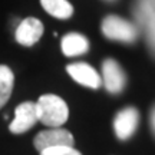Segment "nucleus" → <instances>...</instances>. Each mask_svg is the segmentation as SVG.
I'll return each instance as SVG.
<instances>
[{"mask_svg": "<svg viewBox=\"0 0 155 155\" xmlns=\"http://www.w3.org/2000/svg\"><path fill=\"white\" fill-rule=\"evenodd\" d=\"M38 119L43 125L52 128H61L69 118V108L66 102L58 95H42L36 102Z\"/></svg>", "mask_w": 155, "mask_h": 155, "instance_id": "1", "label": "nucleus"}, {"mask_svg": "<svg viewBox=\"0 0 155 155\" xmlns=\"http://www.w3.org/2000/svg\"><path fill=\"white\" fill-rule=\"evenodd\" d=\"M102 33L111 40H119L125 43H132L138 36V32L132 23L119 16H106L102 22Z\"/></svg>", "mask_w": 155, "mask_h": 155, "instance_id": "2", "label": "nucleus"}, {"mask_svg": "<svg viewBox=\"0 0 155 155\" xmlns=\"http://www.w3.org/2000/svg\"><path fill=\"white\" fill-rule=\"evenodd\" d=\"M35 148L40 152L43 150L52 148V147H73L75 139L73 135L66 129L62 128H52L39 132L35 137Z\"/></svg>", "mask_w": 155, "mask_h": 155, "instance_id": "3", "label": "nucleus"}, {"mask_svg": "<svg viewBox=\"0 0 155 155\" xmlns=\"http://www.w3.org/2000/svg\"><path fill=\"white\" fill-rule=\"evenodd\" d=\"M36 102H23L17 105L15 111V119L10 122L9 129L12 134H23L29 131L38 122Z\"/></svg>", "mask_w": 155, "mask_h": 155, "instance_id": "4", "label": "nucleus"}, {"mask_svg": "<svg viewBox=\"0 0 155 155\" xmlns=\"http://www.w3.org/2000/svg\"><path fill=\"white\" fill-rule=\"evenodd\" d=\"M138 122L139 114L132 106L118 112L115 119H114V131H115L118 139L125 141V139L131 138L138 128Z\"/></svg>", "mask_w": 155, "mask_h": 155, "instance_id": "5", "label": "nucleus"}, {"mask_svg": "<svg viewBox=\"0 0 155 155\" xmlns=\"http://www.w3.org/2000/svg\"><path fill=\"white\" fill-rule=\"evenodd\" d=\"M102 83L109 94H119L125 88V73L119 63L114 59H105L102 63Z\"/></svg>", "mask_w": 155, "mask_h": 155, "instance_id": "6", "label": "nucleus"}, {"mask_svg": "<svg viewBox=\"0 0 155 155\" xmlns=\"http://www.w3.org/2000/svg\"><path fill=\"white\" fill-rule=\"evenodd\" d=\"M66 71L72 76L75 82L81 83L86 88L99 89L101 85H102V79H101L99 73L96 72L89 63H85V62L71 63V65L66 66Z\"/></svg>", "mask_w": 155, "mask_h": 155, "instance_id": "7", "label": "nucleus"}, {"mask_svg": "<svg viewBox=\"0 0 155 155\" xmlns=\"http://www.w3.org/2000/svg\"><path fill=\"white\" fill-rule=\"evenodd\" d=\"M43 25L36 17H28L19 23L16 29V40L23 46H32L43 35Z\"/></svg>", "mask_w": 155, "mask_h": 155, "instance_id": "8", "label": "nucleus"}, {"mask_svg": "<svg viewBox=\"0 0 155 155\" xmlns=\"http://www.w3.org/2000/svg\"><path fill=\"white\" fill-rule=\"evenodd\" d=\"M89 50V40L81 33H68L62 39V52L66 56L85 55Z\"/></svg>", "mask_w": 155, "mask_h": 155, "instance_id": "9", "label": "nucleus"}, {"mask_svg": "<svg viewBox=\"0 0 155 155\" xmlns=\"http://www.w3.org/2000/svg\"><path fill=\"white\" fill-rule=\"evenodd\" d=\"M43 9L58 19H69L73 15V7L68 0H40Z\"/></svg>", "mask_w": 155, "mask_h": 155, "instance_id": "10", "label": "nucleus"}, {"mask_svg": "<svg viewBox=\"0 0 155 155\" xmlns=\"http://www.w3.org/2000/svg\"><path fill=\"white\" fill-rule=\"evenodd\" d=\"M13 82L15 76L9 66L0 65V109L6 105L13 91Z\"/></svg>", "mask_w": 155, "mask_h": 155, "instance_id": "11", "label": "nucleus"}, {"mask_svg": "<svg viewBox=\"0 0 155 155\" xmlns=\"http://www.w3.org/2000/svg\"><path fill=\"white\" fill-rule=\"evenodd\" d=\"M40 155H82L73 147H52L40 151Z\"/></svg>", "mask_w": 155, "mask_h": 155, "instance_id": "12", "label": "nucleus"}, {"mask_svg": "<svg viewBox=\"0 0 155 155\" xmlns=\"http://www.w3.org/2000/svg\"><path fill=\"white\" fill-rule=\"evenodd\" d=\"M151 125H152V131L155 132V108L151 112Z\"/></svg>", "mask_w": 155, "mask_h": 155, "instance_id": "13", "label": "nucleus"}]
</instances>
